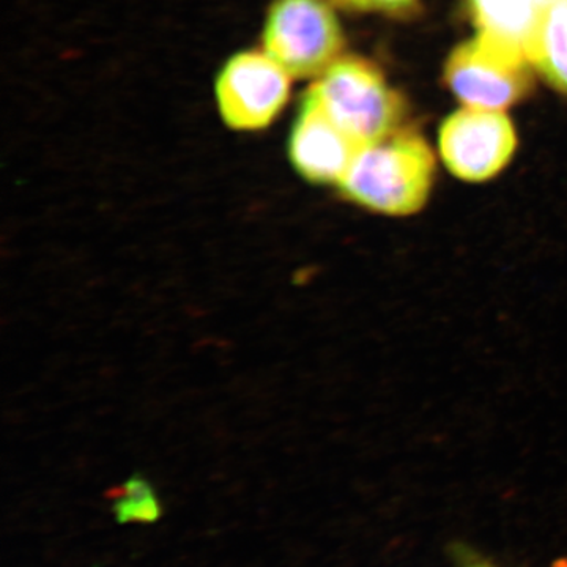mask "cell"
<instances>
[{
  "instance_id": "cell-1",
  "label": "cell",
  "mask_w": 567,
  "mask_h": 567,
  "mask_svg": "<svg viewBox=\"0 0 567 567\" xmlns=\"http://www.w3.org/2000/svg\"><path fill=\"white\" fill-rule=\"evenodd\" d=\"M435 158L427 142L409 130L365 145L339 183L352 203L388 216H409L427 203Z\"/></svg>"
},
{
  "instance_id": "cell-2",
  "label": "cell",
  "mask_w": 567,
  "mask_h": 567,
  "mask_svg": "<svg viewBox=\"0 0 567 567\" xmlns=\"http://www.w3.org/2000/svg\"><path fill=\"white\" fill-rule=\"evenodd\" d=\"M306 93L361 147L385 140L404 122V100L364 59L339 58Z\"/></svg>"
},
{
  "instance_id": "cell-3",
  "label": "cell",
  "mask_w": 567,
  "mask_h": 567,
  "mask_svg": "<svg viewBox=\"0 0 567 567\" xmlns=\"http://www.w3.org/2000/svg\"><path fill=\"white\" fill-rule=\"evenodd\" d=\"M344 33L330 0H275L264 28V51L290 78H319L339 58Z\"/></svg>"
},
{
  "instance_id": "cell-4",
  "label": "cell",
  "mask_w": 567,
  "mask_h": 567,
  "mask_svg": "<svg viewBox=\"0 0 567 567\" xmlns=\"http://www.w3.org/2000/svg\"><path fill=\"white\" fill-rule=\"evenodd\" d=\"M532 66L524 52L480 32L451 52L445 81L465 106L503 111L532 89Z\"/></svg>"
},
{
  "instance_id": "cell-5",
  "label": "cell",
  "mask_w": 567,
  "mask_h": 567,
  "mask_svg": "<svg viewBox=\"0 0 567 567\" xmlns=\"http://www.w3.org/2000/svg\"><path fill=\"white\" fill-rule=\"evenodd\" d=\"M290 80L289 73L265 51L233 55L219 71L215 85L224 123L238 132L267 128L289 100Z\"/></svg>"
},
{
  "instance_id": "cell-6",
  "label": "cell",
  "mask_w": 567,
  "mask_h": 567,
  "mask_svg": "<svg viewBox=\"0 0 567 567\" xmlns=\"http://www.w3.org/2000/svg\"><path fill=\"white\" fill-rule=\"evenodd\" d=\"M439 145L451 174L477 183L505 169L516 152L517 136L503 111L465 106L443 122Z\"/></svg>"
},
{
  "instance_id": "cell-7",
  "label": "cell",
  "mask_w": 567,
  "mask_h": 567,
  "mask_svg": "<svg viewBox=\"0 0 567 567\" xmlns=\"http://www.w3.org/2000/svg\"><path fill=\"white\" fill-rule=\"evenodd\" d=\"M363 148L306 93L289 140V158L301 177L317 185H339Z\"/></svg>"
},
{
  "instance_id": "cell-8",
  "label": "cell",
  "mask_w": 567,
  "mask_h": 567,
  "mask_svg": "<svg viewBox=\"0 0 567 567\" xmlns=\"http://www.w3.org/2000/svg\"><path fill=\"white\" fill-rule=\"evenodd\" d=\"M555 0H466L481 33L527 54L540 18ZM528 58V55H527Z\"/></svg>"
},
{
  "instance_id": "cell-9",
  "label": "cell",
  "mask_w": 567,
  "mask_h": 567,
  "mask_svg": "<svg viewBox=\"0 0 567 567\" xmlns=\"http://www.w3.org/2000/svg\"><path fill=\"white\" fill-rule=\"evenodd\" d=\"M528 61L567 95V0H555L540 18L527 48Z\"/></svg>"
},
{
  "instance_id": "cell-10",
  "label": "cell",
  "mask_w": 567,
  "mask_h": 567,
  "mask_svg": "<svg viewBox=\"0 0 567 567\" xmlns=\"http://www.w3.org/2000/svg\"><path fill=\"white\" fill-rule=\"evenodd\" d=\"M118 522L151 524L162 516V507L144 480H130L111 494Z\"/></svg>"
},
{
  "instance_id": "cell-11",
  "label": "cell",
  "mask_w": 567,
  "mask_h": 567,
  "mask_svg": "<svg viewBox=\"0 0 567 567\" xmlns=\"http://www.w3.org/2000/svg\"><path fill=\"white\" fill-rule=\"evenodd\" d=\"M339 9L358 13H404L413 9L417 0H331Z\"/></svg>"
},
{
  "instance_id": "cell-12",
  "label": "cell",
  "mask_w": 567,
  "mask_h": 567,
  "mask_svg": "<svg viewBox=\"0 0 567 567\" xmlns=\"http://www.w3.org/2000/svg\"><path fill=\"white\" fill-rule=\"evenodd\" d=\"M461 567H494L488 565V563L483 561V559H466L464 565Z\"/></svg>"
}]
</instances>
